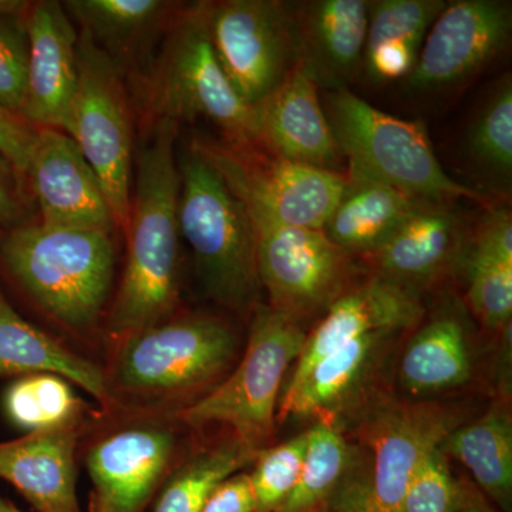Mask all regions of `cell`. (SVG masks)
I'll return each instance as SVG.
<instances>
[{
  "instance_id": "obj_1",
  "label": "cell",
  "mask_w": 512,
  "mask_h": 512,
  "mask_svg": "<svg viewBox=\"0 0 512 512\" xmlns=\"http://www.w3.org/2000/svg\"><path fill=\"white\" fill-rule=\"evenodd\" d=\"M178 127L171 120L150 123L134 157L126 265L103 325L109 343L173 318L180 308Z\"/></svg>"
},
{
  "instance_id": "obj_2",
  "label": "cell",
  "mask_w": 512,
  "mask_h": 512,
  "mask_svg": "<svg viewBox=\"0 0 512 512\" xmlns=\"http://www.w3.org/2000/svg\"><path fill=\"white\" fill-rule=\"evenodd\" d=\"M110 346L111 414L174 416L220 384L242 353L237 329L210 313H177Z\"/></svg>"
},
{
  "instance_id": "obj_3",
  "label": "cell",
  "mask_w": 512,
  "mask_h": 512,
  "mask_svg": "<svg viewBox=\"0 0 512 512\" xmlns=\"http://www.w3.org/2000/svg\"><path fill=\"white\" fill-rule=\"evenodd\" d=\"M117 232L46 227L0 231V276L77 338L103 332L114 295Z\"/></svg>"
},
{
  "instance_id": "obj_4",
  "label": "cell",
  "mask_w": 512,
  "mask_h": 512,
  "mask_svg": "<svg viewBox=\"0 0 512 512\" xmlns=\"http://www.w3.org/2000/svg\"><path fill=\"white\" fill-rule=\"evenodd\" d=\"M178 229L205 295L237 315L261 305L254 225L247 208L194 144L177 154Z\"/></svg>"
},
{
  "instance_id": "obj_5",
  "label": "cell",
  "mask_w": 512,
  "mask_h": 512,
  "mask_svg": "<svg viewBox=\"0 0 512 512\" xmlns=\"http://www.w3.org/2000/svg\"><path fill=\"white\" fill-rule=\"evenodd\" d=\"M140 76L138 100L150 123L210 121L224 140L251 144L254 109L235 92L215 55L205 2L181 6L160 52Z\"/></svg>"
},
{
  "instance_id": "obj_6",
  "label": "cell",
  "mask_w": 512,
  "mask_h": 512,
  "mask_svg": "<svg viewBox=\"0 0 512 512\" xmlns=\"http://www.w3.org/2000/svg\"><path fill=\"white\" fill-rule=\"evenodd\" d=\"M251 315L247 343L231 372L174 417L188 429L227 426L232 436L259 453L274 434L282 387L308 332L262 303Z\"/></svg>"
},
{
  "instance_id": "obj_7",
  "label": "cell",
  "mask_w": 512,
  "mask_h": 512,
  "mask_svg": "<svg viewBox=\"0 0 512 512\" xmlns=\"http://www.w3.org/2000/svg\"><path fill=\"white\" fill-rule=\"evenodd\" d=\"M323 110L346 163L420 201L481 202L487 195L453 180L434 153L421 121L390 116L350 89L326 92Z\"/></svg>"
},
{
  "instance_id": "obj_8",
  "label": "cell",
  "mask_w": 512,
  "mask_h": 512,
  "mask_svg": "<svg viewBox=\"0 0 512 512\" xmlns=\"http://www.w3.org/2000/svg\"><path fill=\"white\" fill-rule=\"evenodd\" d=\"M77 79L63 131L92 165L119 231L130 220L134 173V130L124 72L89 33L79 30Z\"/></svg>"
},
{
  "instance_id": "obj_9",
  "label": "cell",
  "mask_w": 512,
  "mask_h": 512,
  "mask_svg": "<svg viewBox=\"0 0 512 512\" xmlns=\"http://www.w3.org/2000/svg\"><path fill=\"white\" fill-rule=\"evenodd\" d=\"M460 424V413L430 400L380 404L360 427V437L372 453V466L360 478L348 474L330 500L329 510L400 512L421 460Z\"/></svg>"
},
{
  "instance_id": "obj_10",
  "label": "cell",
  "mask_w": 512,
  "mask_h": 512,
  "mask_svg": "<svg viewBox=\"0 0 512 512\" xmlns=\"http://www.w3.org/2000/svg\"><path fill=\"white\" fill-rule=\"evenodd\" d=\"M248 214L255 231L259 282L275 312L303 325L320 318L356 281L355 258L333 244L322 229Z\"/></svg>"
},
{
  "instance_id": "obj_11",
  "label": "cell",
  "mask_w": 512,
  "mask_h": 512,
  "mask_svg": "<svg viewBox=\"0 0 512 512\" xmlns=\"http://www.w3.org/2000/svg\"><path fill=\"white\" fill-rule=\"evenodd\" d=\"M191 143L248 212L282 224L323 229L345 188L346 174L293 163L252 144L224 138H195Z\"/></svg>"
},
{
  "instance_id": "obj_12",
  "label": "cell",
  "mask_w": 512,
  "mask_h": 512,
  "mask_svg": "<svg viewBox=\"0 0 512 512\" xmlns=\"http://www.w3.org/2000/svg\"><path fill=\"white\" fill-rule=\"evenodd\" d=\"M205 16L215 55L229 83L255 109L298 66L289 3L205 2Z\"/></svg>"
},
{
  "instance_id": "obj_13",
  "label": "cell",
  "mask_w": 512,
  "mask_h": 512,
  "mask_svg": "<svg viewBox=\"0 0 512 512\" xmlns=\"http://www.w3.org/2000/svg\"><path fill=\"white\" fill-rule=\"evenodd\" d=\"M124 423L87 447L86 468L104 512H141L177 466L180 421L163 414H124Z\"/></svg>"
},
{
  "instance_id": "obj_14",
  "label": "cell",
  "mask_w": 512,
  "mask_h": 512,
  "mask_svg": "<svg viewBox=\"0 0 512 512\" xmlns=\"http://www.w3.org/2000/svg\"><path fill=\"white\" fill-rule=\"evenodd\" d=\"M511 33L510 2H447L424 39L407 86L414 93L448 92L461 86L504 53Z\"/></svg>"
},
{
  "instance_id": "obj_15",
  "label": "cell",
  "mask_w": 512,
  "mask_h": 512,
  "mask_svg": "<svg viewBox=\"0 0 512 512\" xmlns=\"http://www.w3.org/2000/svg\"><path fill=\"white\" fill-rule=\"evenodd\" d=\"M26 181L40 224L119 232L99 177L64 131L39 128Z\"/></svg>"
},
{
  "instance_id": "obj_16",
  "label": "cell",
  "mask_w": 512,
  "mask_h": 512,
  "mask_svg": "<svg viewBox=\"0 0 512 512\" xmlns=\"http://www.w3.org/2000/svg\"><path fill=\"white\" fill-rule=\"evenodd\" d=\"M468 239L453 202L421 201L383 244L360 256L369 274L421 293L460 268Z\"/></svg>"
},
{
  "instance_id": "obj_17",
  "label": "cell",
  "mask_w": 512,
  "mask_h": 512,
  "mask_svg": "<svg viewBox=\"0 0 512 512\" xmlns=\"http://www.w3.org/2000/svg\"><path fill=\"white\" fill-rule=\"evenodd\" d=\"M426 313L421 293L369 274L353 282L320 316L306 335L289 380L305 375L323 357L370 333L410 332Z\"/></svg>"
},
{
  "instance_id": "obj_18",
  "label": "cell",
  "mask_w": 512,
  "mask_h": 512,
  "mask_svg": "<svg viewBox=\"0 0 512 512\" xmlns=\"http://www.w3.org/2000/svg\"><path fill=\"white\" fill-rule=\"evenodd\" d=\"M251 144L330 173L345 174L348 168L323 110L319 87L298 67L255 107Z\"/></svg>"
},
{
  "instance_id": "obj_19",
  "label": "cell",
  "mask_w": 512,
  "mask_h": 512,
  "mask_svg": "<svg viewBox=\"0 0 512 512\" xmlns=\"http://www.w3.org/2000/svg\"><path fill=\"white\" fill-rule=\"evenodd\" d=\"M288 3L296 67L326 92L349 89L363 69L369 0Z\"/></svg>"
},
{
  "instance_id": "obj_20",
  "label": "cell",
  "mask_w": 512,
  "mask_h": 512,
  "mask_svg": "<svg viewBox=\"0 0 512 512\" xmlns=\"http://www.w3.org/2000/svg\"><path fill=\"white\" fill-rule=\"evenodd\" d=\"M28 89L20 116L37 128L63 131L77 79L79 30L63 2H32L28 13Z\"/></svg>"
},
{
  "instance_id": "obj_21",
  "label": "cell",
  "mask_w": 512,
  "mask_h": 512,
  "mask_svg": "<svg viewBox=\"0 0 512 512\" xmlns=\"http://www.w3.org/2000/svg\"><path fill=\"white\" fill-rule=\"evenodd\" d=\"M476 366L473 320L466 303L448 295L414 328L397 366L400 387L414 399L460 389Z\"/></svg>"
},
{
  "instance_id": "obj_22",
  "label": "cell",
  "mask_w": 512,
  "mask_h": 512,
  "mask_svg": "<svg viewBox=\"0 0 512 512\" xmlns=\"http://www.w3.org/2000/svg\"><path fill=\"white\" fill-rule=\"evenodd\" d=\"M403 332L370 333L320 359L301 377L289 380L282 390L278 423L289 417H315L338 423L379 372L390 348Z\"/></svg>"
},
{
  "instance_id": "obj_23",
  "label": "cell",
  "mask_w": 512,
  "mask_h": 512,
  "mask_svg": "<svg viewBox=\"0 0 512 512\" xmlns=\"http://www.w3.org/2000/svg\"><path fill=\"white\" fill-rule=\"evenodd\" d=\"M82 423L0 441V478L39 512H80L77 448Z\"/></svg>"
},
{
  "instance_id": "obj_24",
  "label": "cell",
  "mask_w": 512,
  "mask_h": 512,
  "mask_svg": "<svg viewBox=\"0 0 512 512\" xmlns=\"http://www.w3.org/2000/svg\"><path fill=\"white\" fill-rule=\"evenodd\" d=\"M346 183L323 234L353 258L369 254L420 204V200L348 164Z\"/></svg>"
},
{
  "instance_id": "obj_25",
  "label": "cell",
  "mask_w": 512,
  "mask_h": 512,
  "mask_svg": "<svg viewBox=\"0 0 512 512\" xmlns=\"http://www.w3.org/2000/svg\"><path fill=\"white\" fill-rule=\"evenodd\" d=\"M55 373L107 406L104 369L23 318L0 284V379Z\"/></svg>"
},
{
  "instance_id": "obj_26",
  "label": "cell",
  "mask_w": 512,
  "mask_h": 512,
  "mask_svg": "<svg viewBox=\"0 0 512 512\" xmlns=\"http://www.w3.org/2000/svg\"><path fill=\"white\" fill-rule=\"evenodd\" d=\"M64 9L124 74L164 35L181 3L165 0H67Z\"/></svg>"
},
{
  "instance_id": "obj_27",
  "label": "cell",
  "mask_w": 512,
  "mask_h": 512,
  "mask_svg": "<svg viewBox=\"0 0 512 512\" xmlns=\"http://www.w3.org/2000/svg\"><path fill=\"white\" fill-rule=\"evenodd\" d=\"M440 447L470 471L478 490L495 508L511 512L512 417L505 397L495 400L483 416L457 426Z\"/></svg>"
},
{
  "instance_id": "obj_28",
  "label": "cell",
  "mask_w": 512,
  "mask_h": 512,
  "mask_svg": "<svg viewBox=\"0 0 512 512\" xmlns=\"http://www.w3.org/2000/svg\"><path fill=\"white\" fill-rule=\"evenodd\" d=\"M463 153L495 194L507 197L512 181V82L504 76L491 87L466 128Z\"/></svg>"
},
{
  "instance_id": "obj_29",
  "label": "cell",
  "mask_w": 512,
  "mask_h": 512,
  "mask_svg": "<svg viewBox=\"0 0 512 512\" xmlns=\"http://www.w3.org/2000/svg\"><path fill=\"white\" fill-rule=\"evenodd\" d=\"M305 456L298 483L275 512H315L330 500L352 470L353 451L339 424L318 420L306 430Z\"/></svg>"
},
{
  "instance_id": "obj_30",
  "label": "cell",
  "mask_w": 512,
  "mask_h": 512,
  "mask_svg": "<svg viewBox=\"0 0 512 512\" xmlns=\"http://www.w3.org/2000/svg\"><path fill=\"white\" fill-rule=\"evenodd\" d=\"M256 454L232 434L214 446L195 451L171 471L154 512H200L212 491L254 463Z\"/></svg>"
},
{
  "instance_id": "obj_31",
  "label": "cell",
  "mask_w": 512,
  "mask_h": 512,
  "mask_svg": "<svg viewBox=\"0 0 512 512\" xmlns=\"http://www.w3.org/2000/svg\"><path fill=\"white\" fill-rule=\"evenodd\" d=\"M6 419L26 433L82 423V400L73 384L55 373H35L13 379L3 393Z\"/></svg>"
},
{
  "instance_id": "obj_32",
  "label": "cell",
  "mask_w": 512,
  "mask_h": 512,
  "mask_svg": "<svg viewBox=\"0 0 512 512\" xmlns=\"http://www.w3.org/2000/svg\"><path fill=\"white\" fill-rule=\"evenodd\" d=\"M467 309L491 332H500L512 319V264L464 251Z\"/></svg>"
},
{
  "instance_id": "obj_33",
  "label": "cell",
  "mask_w": 512,
  "mask_h": 512,
  "mask_svg": "<svg viewBox=\"0 0 512 512\" xmlns=\"http://www.w3.org/2000/svg\"><path fill=\"white\" fill-rule=\"evenodd\" d=\"M446 3L444 0H370L366 46L397 42L421 50L431 25Z\"/></svg>"
},
{
  "instance_id": "obj_34",
  "label": "cell",
  "mask_w": 512,
  "mask_h": 512,
  "mask_svg": "<svg viewBox=\"0 0 512 512\" xmlns=\"http://www.w3.org/2000/svg\"><path fill=\"white\" fill-rule=\"evenodd\" d=\"M306 431L275 447L264 448L255 457L251 477L256 512H275L292 493L305 456Z\"/></svg>"
},
{
  "instance_id": "obj_35",
  "label": "cell",
  "mask_w": 512,
  "mask_h": 512,
  "mask_svg": "<svg viewBox=\"0 0 512 512\" xmlns=\"http://www.w3.org/2000/svg\"><path fill=\"white\" fill-rule=\"evenodd\" d=\"M463 480L453 476L447 454L433 448L421 460L404 493L400 512H453Z\"/></svg>"
},
{
  "instance_id": "obj_36",
  "label": "cell",
  "mask_w": 512,
  "mask_h": 512,
  "mask_svg": "<svg viewBox=\"0 0 512 512\" xmlns=\"http://www.w3.org/2000/svg\"><path fill=\"white\" fill-rule=\"evenodd\" d=\"M26 13L0 15V107L19 116L28 89L30 42Z\"/></svg>"
},
{
  "instance_id": "obj_37",
  "label": "cell",
  "mask_w": 512,
  "mask_h": 512,
  "mask_svg": "<svg viewBox=\"0 0 512 512\" xmlns=\"http://www.w3.org/2000/svg\"><path fill=\"white\" fill-rule=\"evenodd\" d=\"M466 252L490 256L512 264V218L510 208L487 207V212L468 235Z\"/></svg>"
},
{
  "instance_id": "obj_38",
  "label": "cell",
  "mask_w": 512,
  "mask_h": 512,
  "mask_svg": "<svg viewBox=\"0 0 512 512\" xmlns=\"http://www.w3.org/2000/svg\"><path fill=\"white\" fill-rule=\"evenodd\" d=\"M33 204L25 178L0 156V231L33 221Z\"/></svg>"
},
{
  "instance_id": "obj_39",
  "label": "cell",
  "mask_w": 512,
  "mask_h": 512,
  "mask_svg": "<svg viewBox=\"0 0 512 512\" xmlns=\"http://www.w3.org/2000/svg\"><path fill=\"white\" fill-rule=\"evenodd\" d=\"M37 133L39 128L22 116L0 107V156L5 157L25 180Z\"/></svg>"
},
{
  "instance_id": "obj_40",
  "label": "cell",
  "mask_w": 512,
  "mask_h": 512,
  "mask_svg": "<svg viewBox=\"0 0 512 512\" xmlns=\"http://www.w3.org/2000/svg\"><path fill=\"white\" fill-rule=\"evenodd\" d=\"M200 512H256V497L249 473L239 471L222 481Z\"/></svg>"
},
{
  "instance_id": "obj_41",
  "label": "cell",
  "mask_w": 512,
  "mask_h": 512,
  "mask_svg": "<svg viewBox=\"0 0 512 512\" xmlns=\"http://www.w3.org/2000/svg\"><path fill=\"white\" fill-rule=\"evenodd\" d=\"M453 512H501L495 508L480 490L470 483L463 480L461 484L460 500H458L456 510Z\"/></svg>"
},
{
  "instance_id": "obj_42",
  "label": "cell",
  "mask_w": 512,
  "mask_h": 512,
  "mask_svg": "<svg viewBox=\"0 0 512 512\" xmlns=\"http://www.w3.org/2000/svg\"><path fill=\"white\" fill-rule=\"evenodd\" d=\"M30 5L25 0H0V15H25Z\"/></svg>"
},
{
  "instance_id": "obj_43",
  "label": "cell",
  "mask_w": 512,
  "mask_h": 512,
  "mask_svg": "<svg viewBox=\"0 0 512 512\" xmlns=\"http://www.w3.org/2000/svg\"><path fill=\"white\" fill-rule=\"evenodd\" d=\"M0 512H22L19 510V508H16L15 505L12 503H9V501H6L5 507H3V510Z\"/></svg>"
},
{
  "instance_id": "obj_44",
  "label": "cell",
  "mask_w": 512,
  "mask_h": 512,
  "mask_svg": "<svg viewBox=\"0 0 512 512\" xmlns=\"http://www.w3.org/2000/svg\"><path fill=\"white\" fill-rule=\"evenodd\" d=\"M5 504H6V500H3V498L0 497V511L3 510V507H5Z\"/></svg>"
},
{
  "instance_id": "obj_45",
  "label": "cell",
  "mask_w": 512,
  "mask_h": 512,
  "mask_svg": "<svg viewBox=\"0 0 512 512\" xmlns=\"http://www.w3.org/2000/svg\"><path fill=\"white\" fill-rule=\"evenodd\" d=\"M315 512H332L329 508H323V510L315 511Z\"/></svg>"
},
{
  "instance_id": "obj_46",
  "label": "cell",
  "mask_w": 512,
  "mask_h": 512,
  "mask_svg": "<svg viewBox=\"0 0 512 512\" xmlns=\"http://www.w3.org/2000/svg\"><path fill=\"white\" fill-rule=\"evenodd\" d=\"M96 512H104V511H101V510H97V508H96Z\"/></svg>"
}]
</instances>
